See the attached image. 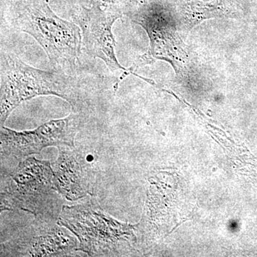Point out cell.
I'll list each match as a JSON object with an SVG mask.
<instances>
[{"mask_svg": "<svg viewBox=\"0 0 257 257\" xmlns=\"http://www.w3.org/2000/svg\"><path fill=\"white\" fill-rule=\"evenodd\" d=\"M8 20L12 28L35 38L55 70L77 77L82 35L76 24L59 18L46 0H18Z\"/></svg>", "mask_w": 257, "mask_h": 257, "instance_id": "1", "label": "cell"}, {"mask_svg": "<svg viewBox=\"0 0 257 257\" xmlns=\"http://www.w3.org/2000/svg\"><path fill=\"white\" fill-rule=\"evenodd\" d=\"M0 76L1 126L17 106L35 96H59L68 101L74 112H77L82 105V87L74 76L57 70L35 68L16 55L3 52Z\"/></svg>", "mask_w": 257, "mask_h": 257, "instance_id": "2", "label": "cell"}, {"mask_svg": "<svg viewBox=\"0 0 257 257\" xmlns=\"http://www.w3.org/2000/svg\"><path fill=\"white\" fill-rule=\"evenodd\" d=\"M57 224L77 238V251L89 256H119L124 244L135 240L133 225L114 219L95 199L82 204L63 206Z\"/></svg>", "mask_w": 257, "mask_h": 257, "instance_id": "3", "label": "cell"}, {"mask_svg": "<svg viewBox=\"0 0 257 257\" xmlns=\"http://www.w3.org/2000/svg\"><path fill=\"white\" fill-rule=\"evenodd\" d=\"M1 209H22L35 214L36 222H55L57 209L54 172L50 162L34 157L20 162L4 175Z\"/></svg>", "mask_w": 257, "mask_h": 257, "instance_id": "4", "label": "cell"}, {"mask_svg": "<svg viewBox=\"0 0 257 257\" xmlns=\"http://www.w3.org/2000/svg\"><path fill=\"white\" fill-rule=\"evenodd\" d=\"M80 124L79 115L52 120L32 131H14L1 126V156L22 160L38 155L47 147H74V138Z\"/></svg>", "mask_w": 257, "mask_h": 257, "instance_id": "5", "label": "cell"}, {"mask_svg": "<svg viewBox=\"0 0 257 257\" xmlns=\"http://www.w3.org/2000/svg\"><path fill=\"white\" fill-rule=\"evenodd\" d=\"M121 17L120 11L94 6L84 8L75 19L82 31L84 50L91 57L101 59L111 72L124 69L115 55L116 42L112 34L113 25Z\"/></svg>", "mask_w": 257, "mask_h": 257, "instance_id": "6", "label": "cell"}, {"mask_svg": "<svg viewBox=\"0 0 257 257\" xmlns=\"http://www.w3.org/2000/svg\"><path fill=\"white\" fill-rule=\"evenodd\" d=\"M23 237L2 245V254L12 256H60L77 250L78 240L55 222L39 223Z\"/></svg>", "mask_w": 257, "mask_h": 257, "instance_id": "7", "label": "cell"}, {"mask_svg": "<svg viewBox=\"0 0 257 257\" xmlns=\"http://www.w3.org/2000/svg\"><path fill=\"white\" fill-rule=\"evenodd\" d=\"M58 149V159L52 164L55 190L69 201L93 195L94 174L91 166L74 147Z\"/></svg>", "mask_w": 257, "mask_h": 257, "instance_id": "8", "label": "cell"}, {"mask_svg": "<svg viewBox=\"0 0 257 257\" xmlns=\"http://www.w3.org/2000/svg\"><path fill=\"white\" fill-rule=\"evenodd\" d=\"M119 2V0H93L94 6L98 7L102 10H116V11H119L118 8H116Z\"/></svg>", "mask_w": 257, "mask_h": 257, "instance_id": "9", "label": "cell"}]
</instances>
